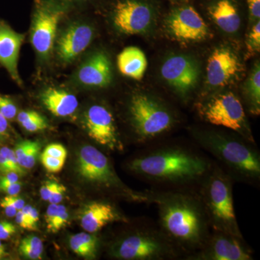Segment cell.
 Listing matches in <instances>:
<instances>
[{
	"mask_svg": "<svg viewBox=\"0 0 260 260\" xmlns=\"http://www.w3.org/2000/svg\"><path fill=\"white\" fill-rule=\"evenodd\" d=\"M145 193L148 204L158 210V226L179 257L187 259L200 250L212 230L197 191L173 188Z\"/></svg>",
	"mask_w": 260,
	"mask_h": 260,
	"instance_id": "obj_1",
	"label": "cell"
},
{
	"mask_svg": "<svg viewBox=\"0 0 260 260\" xmlns=\"http://www.w3.org/2000/svg\"><path fill=\"white\" fill-rule=\"evenodd\" d=\"M214 162L194 149L178 145L155 147L128 164L130 172L149 182L172 187L198 185Z\"/></svg>",
	"mask_w": 260,
	"mask_h": 260,
	"instance_id": "obj_2",
	"label": "cell"
},
{
	"mask_svg": "<svg viewBox=\"0 0 260 260\" xmlns=\"http://www.w3.org/2000/svg\"><path fill=\"white\" fill-rule=\"evenodd\" d=\"M192 136L200 148L214 157L234 180L253 184L260 179V155L255 143L237 133L193 129Z\"/></svg>",
	"mask_w": 260,
	"mask_h": 260,
	"instance_id": "obj_3",
	"label": "cell"
},
{
	"mask_svg": "<svg viewBox=\"0 0 260 260\" xmlns=\"http://www.w3.org/2000/svg\"><path fill=\"white\" fill-rule=\"evenodd\" d=\"M232 179L218 164L197 185V193L206 214L211 230L243 237L238 224L234 199Z\"/></svg>",
	"mask_w": 260,
	"mask_h": 260,
	"instance_id": "obj_4",
	"label": "cell"
},
{
	"mask_svg": "<svg viewBox=\"0 0 260 260\" xmlns=\"http://www.w3.org/2000/svg\"><path fill=\"white\" fill-rule=\"evenodd\" d=\"M111 254L124 260L177 259L179 254L158 223L146 219L141 226L113 243Z\"/></svg>",
	"mask_w": 260,
	"mask_h": 260,
	"instance_id": "obj_5",
	"label": "cell"
},
{
	"mask_svg": "<svg viewBox=\"0 0 260 260\" xmlns=\"http://www.w3.org/2000/svg\"><path fill=\"white\" fill-rule=\"evenodd\" d=\"M128 116L136 140L145 143L172 129L177 119L172 111L158 98L136 93L128 104Z\"/></svg>",
	"mask_w": 260,
	"mask_h": 260,
	"instance_id": "obj_6",
	"label": "cell"
},
{
	"mask_svg": "<svg viewBox=\"0 0 260 260\" xmlns=\"http://www.w3.org/2000/svg\"><path fill=\"white\" fill-rule=\"evenodd\" d=\"M198 114L205 121L232 130L254 143L242 102L232 91L219 92L197 105Z\"/></svg>",
	"mask_w": 260,
	"mask_h": 260,
	"instance_id": "obj_7",
	"label": "cell"
},
{
	"mask_svg": "<svg viewBox=\"0 0 260 260\" xmlns=\"http://www.w3.org/2000/svg\"><path fill=\"white\" fill-rule=\"evenodd\" d=\"M78 171L85 181L107 189H116L125 193L134 201L148 204L145 191L135 192L124 187L109 158L102 151L92 146L85 145L78 153Z\"/></svg>",
	"mask_w": 260,
	"mask_h": 260,
	"instance_id": "obj_8",
	"label": "cell"
},
{
	"mask_svg": "<svg viewBox=\"0 0 260 260\" xmlns=\"http://www.w3.org/2000/svg\"><path fill=\"white\" fill-rule=\"evenodd\" d=\"M66 12L65 5L53 0H36L30 42L42 60H48L52 54L58 25Z\"/></svg>",
	"mask_w": 260,
	"mask_h": 260,
	"instance_id": "obj_9",
	"label": "cell"
},
{
	"mask_svg": "<svg viewBox=\"0 0 260 260\" xmlns=\"http://www.w3.org/2000/svg\"><path fill=\"white\" fill-rule=\"evenodd\" d=\"M252 254L244 237L212 230L204 245L187 260H251Z\"/></svg>",
	"mask_w": 260,
	"mask_h": 260,
	"instance_id": "obj_10",
	"label": "cell"
},
{
	"mask_svg": "<svg viewBox=\"0 0 260 260\" xmlns=\"http://www.w3.org/2000/svg\"><path fill=\"white\" fill-rule=\"evenodd\" d=\"M200 74L198 61L184 54L169 56L160 68L162 79L181 98L187 97L196 88Z\"/></svg>",
	"mask_w": 260,
	"mask_h": 260,
	"instance_id": "obj_11",
	"label": "cell"
},
{
	"mask_svg": "<svg viewBox=\"0 0 260 260\" xmlns=\"http://www.w3.org/2000/svg\"><path fill=\"white\" fill-rule=\"evenodd\" d=\"M112 20L119 32L136 35L150 31L155 24V17L148 3L140 0H123L114 7Z\"/></svg>",
	"mask_w": 260,
	"mask_h": 260,
	"instance_id": "obj_12",
	"label": "cell"
},
{
	"mask_svg": "<svg viewBox=\"0 0 260 260\" xmlns=\"http://www.w3.org/2000/svg\"><path fill=\"white\" fill-rule=\"evenodd\" d=\"M164 28L169 37L183 43L200 42L209 35L204 20L191 6L173 10L166 18Z\"/></svg>",
	"mask_w": 260,
	"mask_h": 260,
	"instance_id": "obj_13",
	"label": "cell"
},
{
	"mask_svg": "<svg viewBox=\"0 0 260 260\" xmlns=\"http://www.w3.org/2000/svg\"><path fill=\"white\" fill-rule=\"evenodd\" d=\"M87 133L97 144L109 150L123 148L112 113L107 107L95 104L89 108L84 116Z\"/></svg>",
	"mask_w": 260,
	"mask_h": 260,
	"instance_id": "obj_14",
	"label": "cell"
},
{
	"mask_svg": "<svg viewBox=\"0 0 260 260\" xmlns=\"http://www.w3.org/2000/svg\"><path fill=\"white\" fill-rule=\"evenodd\" d=\"M242 71L237 54L229 47L217 48L210 54L207 64V83L212 89L230 85Z\"/></svg>",
	"mask_w": 260,
	"mask_h": 260,
	"instance_id": "obj_15",
	"label": "cell"
},
{
	"mask_svg": "<svg viewBox=\"0 0 260 260\" xmlns=\"http://www.w3.org/2000/svg\"><path fill=\"white\" fill-rule=\"evenodd\" d=\"M93 37V28L88 24L76 23L67 27L55 42L59 60L73 62L91 44Z\"/></svg>",
	"mask_w": 260,
	"mask_h": 260,
	"instance_id": "obj_16",
	"label": "cell"
},
{
	"mask_svg": "<svg viewBox=\"0 0 260 260\" xmlns=\"http://www.w3.org/2000/svg\"><path fill=\"white\" fill-rule=\"evenodd\" d=\"M112 65L104 51H97L89 56L77 73V80L84 86L105 88L112 83Z\"/></svg>",
	"mask_w": 260,
	"mask_h": 260,
	"instance_id": "obj_17",
	"label": "cell"
},
{
	"mask_svg": "<svg viewBox=\"0 0 260 260\" xmlns=\"http://www.w3.org/2000/svg\"><path fill=\"white\" fill-rule=\"evenodd\" d=\"M24 39V34L15 31L8 23L0 20V64L20 85L22 80L19 75L18 64Z\"/></svg>",
	"mask_w": 260,
	"mask_h": 260,
	"instance_id": "obj_18",
	"label": "cell"
},
{
	"mask_svg": "<svg viewBox=\"0 0 260 260\" xmlns=\"http://www.w3.org/2000/svg\"><path fill=\"white\" fill-rule=\"evenodd\" d=\"M80 225L86 232L94 234L114 222H126L114 205L104 202H93L84 208L80 217Z\"/></svg>",
	"mask_w": 260,
	"mask_h": 260,
	"instance_id": "obj_19",
	"label": "cell"
},
{
	"mask_svg": "<svg viewBox=\"0 0 260 260\" xmlns=\"http://www.w3.org/2000/svg\"><path fill=\"white\" fill-rule=\"evenodd\" d=\"M40 99L47 110L59 117L71 116L79 104L78 99L73 94L56 88L45 89L41 93Z\"/></svg>",
	"mask_w": 260,
	"mask_h": 260,
	"instance_id": "obj_20",
	"label": "cell"
},
{
	"mask_svg": "<svg viewBox=\"0 0 260 260\" xmlns=\"http://www.w3.org/2000/svg\"><path fill=\"white\" fill-rule=\"evenodd\" d=\"M117 66L123 75L139 80L144 76L148 60L141 49L136 47H126L117 56Z\"/></svg>",
	"mask_w": 260,
	"mask_h": 260,
	"instance_id": "obj_21",
	"label": "cell"
},
{
	"mask_svg": "<svg viewBox=\"0 0 260 260\" xmlns=\"http://www.w3.org/2000/svg\"><path fill=\"white\" fill-rule=\"evenodd\" d=\"M208 13L219 28L227 34H234L240 28L239 12L230 0H219L208 8Z\"/></svg>",
	"mask_w": 260,
	"mask_h": 260,
	"instance_id": "obj_22",
	"label": "cell"
},
{
	"mask_svg": "<svg viewBox=\"0 0 260 260\" xmlns=\"http://www.w3.org/2000/svg\"><path fill=\"white\" fill-rule=\"evenodd\" d=\"M99 246V241L96 236L88 232L75 234L70 239V246L73 252L87 259L96 257Z\"/></svg>",
	"mask_w": 260,
	"mask_h": 260,
	"instance_id": "obj_23",
	"label": "cell"
},
{
	"mask_svg": "<svg viewBox=\"0 0 260 260\" xmlns=\"http://www.w3.org/2000/svg\"><path fill=\"white\" fill-rule=\"evenodd\" d=\"M244 95L249 112L254 115L260 113V67L256 63L244 85Z\"/></svg>",
	"mask_w": 260,
	"mask_h": 260,
	"instance_id": "obj_24",
	"label": "cell"
},
{
	"mask_svg": "<svg viewBox=\"0 0 260 260\" xmlns=\"http://www.w3.org/2000/svg\"><path fill=\"white\" fill-rule=\"evenodd\" d=\"M20 254L29 259H42L44 244L40 238L28 236L24 238L19 246Z\"/></svg>",
	"mask_w": 260,
	"mask_h": 260,
	"instance_id": "obj_25",
	"label": "cell"
},
{
	"mask_svg": "<svg viewBox=\"0 0 260 260\" xmlns=\"http://www.w3.org/2000/svg\"><path fill=\"white\" fill-rule=\"evenodd\" d=\"M246 49H247L248 57L252 56L256 53H259L260 50V21L258 20L256 21L254 26L251 28L247 40L246 42Z\"/></svg>",
	"mask_w": 260,
	"mask_h": 260,
	"instance_id": "obj_26",
	"label": "cell"
},
{
	"mask_svg": "<svg viewBox=\"0 0 260 260\" xmlns=\"http://www.w3.org/2000/svg\"><path fill=\"white\" fill-rule=\"evenodd\" d=\"M69 220V214L66 207L62 205H58L57 211L54 221L49 229L48 232L56 233L59 232L62 228L66 226Z\"/></svg>",
	"mask_w": 260,
	"mask_h": 260,
	"instance_id": "obj_27",
	"label": "cell"
},
{
	"mask_svg": "<svg viewBox=\"0 0 260 260\" xmlns=\"http://www.w3.org/2000/svg\"><path fill=\"white\" fill-rule=\"evenodd\" d=\"M0 114L8 120H13L16 117L18 109L9 97L0 95Z\"/></svg>",
	"mask_w": 260,
	"mask_h": 260,
	"instance_id": "obj_28",
	"label": "cell"
},
{
	"mask_svg": "<svg viewBox=\"0 0 260 260\" xmlns=\"http://www.w3.org/2000/svg\"><path fill=\"white\" fill-rule=\"evenodd\" d=\"M0 153L3 154V156L6 159L11 172L17 173L19 175L25 174V171H24L25 169L19 165L16 156H15L14 150L5 146L0 148Z\"/></svg>",
	"mask_w": 260,
	"mask_h": 260,
	"instance_id": "obj_29",
	"label": "cell"
},
{
	"mask_svg": "<svg viewBox=\"0 0 260 260\" xmlns=\"http://www.w3.org/2000/svg\"><path fill=\"white\" fill-rule=\"evenodd\" d=\"M42 162L44 167L48 172L51 173H56L60 172L62 168L64 167L65 161L64 159L54 158L50 155H46L42 153Z\"/></svg>",
	"mask_w": 260,
	"mask_h": 260,
	"instance_id": "obj_30",
	"label": "cell"
},
{
	"mask_svg": "<svg viewBox=\"0 0 260 260\" xmlns=\"http://www.w3.org/2000/svg\"><path fill=\"white\" fill-rule=\"evenodd\" d=\"M40 145L38 142L32 141L28 153L24 158L22 168L24 169H30L35 166L38 155L40 151Z\"/></svg>",
	"mask_w": 260,
	"mask_h": 260,
	"instance_id": "obj_31",
	"label": "cell"
},
{
	"mask_svg": "<svg viewBox=\"0 0 260 260\" xmlns=\"http://www.w3.org/2000/svg\"><path fill=\"white\" fill-rule=\"evenodd\" d=\"M20 125L23 126L24 129L30 133H36V132L42 131L47 129L49 126L47 119L44 116L41 115L32 120L22 123Z\"/></svg>",
	"mask_w": 260,
	"mask_h": 260,
	"instance_id": "obj_32",
	"label": "cell"
},
{
	"mask_svg": "<svg viewBox=\"0 0 260 260\" xmlns=\"http://www.w3.org/2000/svg\"><path fill=\"white\" fill-rule=\"evenodd\" d=\"M42 153L54 158L64 159V160H66L67 155H68L66 148L62 145L57 144V143L48 145Z\"/></svg>",
	"mask_w": 260,
	"mask_h": 260,
	"instance_id": "obj_33",
	"label": "cell"
},
{
	"mask_svg": "<svg viewBox=\"0 0 260 260\" xmlns=\"http://www.w3.org/2000/svg\"><path fill=\"white\" fill-rule=\"evenodd\" d=\"M31 140H24L18 143L15 146L14 152L17 160H18L19 165L22 167L24 158L28 153L29 148L32 144Z\"/></svg>",
	"mask_w": 260,
	"mask_h": 260,
	"instance_id": "obj_34",
	"label": "cell"
},
{
	"mask_svg": "<svg viewBox=\"0 0 260 260\" xmlns=\"http://www.w3.org/2000/svg\"><path fill=\"white\" fill-rule=\"evenodd\" d=\"M16 233L14 224L6 220L0 221V240H7Z\"/></svg>",
	"mask_w": 260,
	"mask_h": 260,
	"instance_id": "obj_35",
	"label": "cell"
},
{
	"mask_svg": "<svg viewBox=\"0 0 260 260\" xmlns=\"http://www.w3.org/2000/svg\"><path fill=\"white\" fill-rule=\"evenodd\" d=\"M59 185V183L54 181H48L44 183L40 189V195L42 199L44 201H48L51 194L54 192Z\"/></svg>",
	"mask_w": 260,
	"mask_h": 260,
	"instance_id": "obj_36",
	"label": "cell"
},
{
	"mask_svg": "<svg viewBox=\"0 0 260 260\" xmlns=\"http://www.w3.org/2000/svg\"><path fill=\"white\" fill-rule=\"evenodd\" d=\"M251 19L257 21L260 18V0H247Z\"/></svg>",
	"mask_w": 260,
	"mask_h": 260,
	"instance_id": "obj_37",
	"label": "cell"
},
{
	"mask_svg": "<svg viewBox=\"0 0 260 260\" xmlns=\"http://www.w3.org/2000/svg\"><path fill=\"white\" fill-rule=\"evenodd\" d=\"M65 191H66V187L62 184H59L48 201L50 204H59L63 199Z\"/></svg>",
	"mask_w": 260,
	"mask_h": 260,
	"instance_id": "obj_38",
	"label": "cell"
},
{
	"mask_svg": "<svg viewBox=\"0 0 260 260\" xmlns=\"http://www.w3.org/2000/svg\"><path fill=\"white\" fill-rule=\"evenodd\" d=\"M41 116L39 113L35 112V111H23L19 113L17 115V120H18L19 124L26 122V121L32 120V119H36Z\"/></svg>",
	"mask_w": 260,
	"mask_h": 260,
	"instance_id": "obj_39",
	"label": "cell"
},
{
	"mask_svg": "<svg viewBox=\"0 0 260 260\" xmlns=\"http://www.w3.org/2000/svg\"><path fill=\"white\" fill-rule=\"evenodd\" d=\"M58 205L59 204H50L48 207L47 212L45 214V221L47 224V229H49L54 221L55 218L56 211H57Z\"/></svg>",
	"mask_w": 260,
	"mask_h": 260,
	"instance_id": "obj_40",
	"label": "cell"
},
{
	"mask_svg": "<svg viewBox=\"0 0 260 260\" xmlns=\"http://www.w3.org/2000/svg\"><path fill=\"white\" fill-rule=\"evenodd\" d=\"M21 183L20 181H18V182L8 184V185L0 186V190L4 191L5 193L8 195H17L21 190Z\"/></svg>",
	"mask_w": 260,
	"mask_h": 260,
	"instance_id": "obj_41",
	"label": "cell"
},
{
	"mask_svg": "<svg viewBox=\"0 0 260 260\" xmlns=\"http://www.w3.org/2000/svg\"><path fill=\"white\" fill-rule=\"evenodd\" d=\"M20 175L17 173L10 172L5 174L4 177L0 178V186L8 185L19 181Z\"/></svg>",
	"mask_w": 260,
	"mask_h": 260,
	"instance_id": "obj_42",
	"label": "cell"
},
{
	"mask_svg": "<svg viewBox=\"0 0 260 260\" xmlns=\"http://www.w3.org/2000/svg\"><path fill=\"white\" fill-rule=\"evenodd\" d=\"M15 217V221L20 227L23 228V229H26V230H34V228L29 223L28 219L25 218L21 210H18Z\"/></svg>",
	"mask_w": 260,
	"mask_h": 260,
	"instance_id": "obj_43",
	"label": "cell"
},
{
	"mask_svg": "<svg viewBox=\"0 0 260 260\" xmlns=\"http://www.w3.org/2000/svg\"><path fill=\"white\" fill-rule=\"evenodd\" d=\"M4 200L13 205L18 210H21L25 205V201L22 198L17 197L16 195H8V196L5 197Z\"/></svg>",
	"mask_w": 260,
	"mask_h": 260,
	"instance_id": "obj_44",
	"label": "cell"
},
{
	"mask_svg": "<svg viewBox=\"0 0 260 260\" xmlns=\"http://www.w3.org/2000/svg\"><path fill=\"white\" fill-rule=\"evenodd\" d=\"M9 135L8 120L0 114V141L4 140Z\"/></svg>",
	"mask_w": 260,
	"mask_h": 260,
	"instance_id": "obj_45",
	"label": "cell"
},
{
	"mask_svg": "<svg viewBox=\"0 0 260 260\" xmlns=\"http://www.w3.org/2000/svg\"><path fill=\"white\" fill-rule=\"evenodd\" d=\"M0 206L5 210V214L9 217H15L17 212L18 211L13 205L10 204L4 199L2 200L0 202Z\"/></svg>",
	"mask_w": 260,
	"mask_h": 260,
	"instance_id": "obj_46",
	"label": "cell"
},
{
	"mask_svg": "<svg viewBox=\"0 0 260 260\" xmlns=\"http://www.w3.org/2000/svg\"><path fill=\"white\" fill-rule=\"evenodd\" d=\"M30 220L32 226L34 229H37V223L39 220V214L38 210L36 208H32L31 211L30 213Z\"/></svg>",
	"mask_w": 260,
	"mask_h": 260,
	"instance_id": "obj_47",
	"label": "cell"
},
{
	"mask_svg": "<svg viewBox=\"0 0 260 260\" xmlns=\"http://www.w3.org/2000/svg\"><path fill=\"white\" fill-rule=\"evenodd\" d=\"M10 168L7 162L6 159L3 156V154L0 153V172L3 174H6V173L10 172Z\"/></svg>",
	"mask_w": 260,
	"mask_h": 260,
	"instance_id": "obj_48",
	"label": "cell"
},
{
	"mask_svg": "<svg viewBox=\"0 0 260 260\" xmlns=\"http://www.w3.org/2000/svg\"><path fill=\"white\" fill-rule=\"evenodd\" d=\"M5 246L3 245V243H2L1 240H0V259L5 256Z\"/></svg>",
	"mask_w": 260,
	"mask_h": 260,
	"instance_id": "obj_49",
	"label": "cell"
}]
</instances>
